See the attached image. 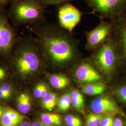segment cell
<instances>
[{"instance_id":"obj_1","label":"cell","mask_w":126,"mask_h":126,"mask_svg":"<svg viewBox=\"0 0 126 126\" xmlns=\"http://www.w3.org/2000/svg\"><path fill=\"white\" fill-rule=\"evenodd\" d=\"M30 30L36 41L46 66L56 69L73 67L83 59L79 41L59 23L32 25Z\"/></svg>"},{"instance_id":"obj_2","label":"cell","mask_w":126,"mask_h":126,"mask_svg":"<svg viewBox=\"0 0 126 126\" xmlns=\"http://www.w3.org/2000/svg\"><path fill=\"white\" fill-rule=\"evenodd\" d=\"M8 61L17 76L24 80L35 76L46 66L33 36L18 37Z\"/></svg>"},{"instance_id":"obj_3","label":"cell","mask_w":126,"mask_h":126,"mask_svg":"<svg viewBox=\"0 0 126 126\" xmlns=\"http://www.w3.org/2000/svg\"><path fill=\"white\" fill-rule=\"evenodd\" d=\"M8 11L10 22L19 27L45 21V8L40 0H12Z\"/></svg>"},{"instance_id":"obj_4","label":"cell","mask_w":126,"mask_h":126,"mask_svg":"<svg viewBox=\"0 0 126 126\" xmlns=\"http://www.w3.org/2000/svg\"><path fill=\"white\" fill-rule=\"evenodd\" d=\"M88 58L102 75L108 77L112 76L121 65L116 45L111 38L93 51Z\"/></svg>"},{"instance_id":"obj_5","label":"cell","mask_w":126,"mask_h":126,"mask_svg":"<svg viewBox=\"0 0 126 126\" xmlns=\"http://www.w3.org/2000/svg\"><path fill=\"white\" fill-rule=\"evenodd\" d=\"M18 37L11 24L8 12L0 7V59L8 61Z\"/></svg>"},{"instance_id":"obj_6","label":"cell","mask_w":126,"mask_h":126,"mask_svg":"<svg viewBox=\"0 0 126 126\" xmlns=\"http://www.w3.org/2000/svg\"><path fill=\"white\" fill-rule=\"evenodd\" d=\"M100 19L111 20L126 9V0H85Z\"/></svg>"},{"instance_id":"obj_7","label":"cell","mask_w":126,"mask_h":126,"mask_svg":"<svg viewBox=\"0 0 126 126\" xmlns=\"http://www.w3.org/2000/svg\"><path fill=\"white\" fill-rule=\"evenodd\" d=\"M113 31L112 21L100 19L98 25L89 31L85 32L86 50L92 52L110 39Z\"/></svg>"},{"instance_id":"obj_8","label":"cell","mask_w":126,"mask_h":126,"mask_svg":"<svg viewBox=\"0 0 126 126\" xmlns=\"http://www.w3.org/2000/svg\"><path fill=\"white\" fill-rule=\"evenodd\" d=\"M110 21L113 23L111 38L116 45L121 65L126 66V9Z\"/></svg>"},{"instance_id":"obj_9","label":"cell","mask_w":126,"mask_h":126,"mask_svg":"<svg viewBox=\"0 0 126 126\" xmlns=\"http://www.w3.org/2000/svg\"><path fill=\"white\" fill-rule=\"evenodd\" d=\"M74 79L82 85L103 81V76L88 58L81 59L73 67Z\"/></svg>"},{"instance_id":"obj_10","label":"cell","mask_w":126,"mask_h":126,"mask_svg":"<svg viewBox=\"0 0 126 126\" xmlns=\"http://www.w3.org/2000/svg\"><path fill=\"white\" fill-rule=\"evenodd\" d=\"M82 16L81 11L71 2L59 6L58 23L61 27L71 33L80 22Z\"/></svg>"},{"instance_id":"obj_11","label":"cell","mask_w":126,"mask_h":126,"mask_svg":"<svg viewBox=\"0 0 126 126\" xmlns=\"http://www.w3.org/2000/svg\"><path fill=\"white\" fill-rule=\"evenodd\" d=\"M91 108L94 113L106 116L116 115L124 116L125 115L114 100L107 95L96 97L92 102Z\"/></svg>"},{"instance_id":"obj_12","label":"cell","mask_w":126,"mask_h":126,"mask_svg":"<svg viewBox=\"0 0 126 126\" xmlns=\"http://www.w3.org/2000/svg\"><path fill=\"white\" fill-rule=\"evenodd\" d=\"M26 116L23 113L10 108H7L3 110L0 119V126H17L23 122Z\"/></svg>"},{"instance_id":"obj_13","label":"cell","mask_w":126,"mask_h":126,"mask_svg":"<svg viewBox=\"0 0 126 126\" xmlns=\"http://www.w3.org/2000/svg\"><path fill=\"white\" fill-rule=\"evenodd\" d=\"M48 79L50 86L54 88L61 90L70 85L69 78L63 73H51L48 75Z\"/></svg>"},{"instance_id":"obj_14","label":"cell","mask_w":126,"mask_h":126,"mask_svg":"<svg viewBox=\"0 0 126 126\" xmlns=\"http://www.w3.org/2000/svg\"><path fill=\"white\" fill-rule=\"evenodd\" d=\"M106 89L107 86L103 81L85 84L81 86L83 94L92 96L102 94Z\"/></svg>"},{"instance_id":"obj_15","label":"cell","mask_w":126,"mask_h":126,"mask_svg":"<svg viewBox=\"0 0 126 126\" xmlns=\"http://www.w3.org/2000/svg\"><path fill=\"white\" fill-rule=\"evenodd\" d=\"M41 121L47 125L52 126H61L62 121L61 116L54 113H43L40 115Z\"/></svg>"},{"instance_id":"obj_16","label":"cell","mask_w":126,"mask_h":126,"mask_svg":"<svg viewBox=\"0 0 126 126\" xmlns=\"http://www.w3.org/2000/svg\"><path fill=\"white\" fill-rule=\"evenodd\" d=\"M71 103L73 107L78 110H82L84 108V98L79 91L73 89L70 92Z\"/></svg>"},{"instance_id":"obj_17","label":"cell","mask_w":126,"mask_h":126,"mask_svg":"<svg viewBox=\"0 0 126 126\" xmlns=\"http://www.w3.org/2000/svg\"><path fill=\"white\" fill-rule=\"evenodd\" d=\"M58 100L56 94L50 92L46 97L42 98V105L43 107L47 110L51 111L56 106Z\"/></svg>"},{"instance_id":"obj_18","label":"cell","mask_w":126,"mask_h":126,"mask_svg":"<svg viewBox=\"0 0 126 126\" xmlns=\"http://www.w3.org/2000/svg\"><path fill=\"white\" fill-rule=\"evenodd\" d=\"M57 104L59 110L63 112L67 111L72 105L70 92H66L62 95Z\"/></svg>"},{"instance_id":"obj_19","label":"cell","mask_w":126,"mask_h":126,"mask_svg":"<svg viewBox=\"0 0 126 126\" xmlns=\"http://www.w3.org/2000/svg\"><path fill=\"white\" fill-rule=\"evenodd\" d=\"M115 94L118 99L126 105V83L118 86L115 88Z\"/></svg>"},{"instance_id":"obj_20","label":"cell","mask_w":126,"mask_h":126,"mask_svg":"<svg viewBox=\"0 0 126 126\" xmlns=\"http://www.w3.org/2000/svg\"><path fill=\"white\" fill-rule=\"evenodd\" d=\"M65 122L67 126H82V121L79 117L68 114L64 117Z\"/></svg>"},{"instance_id":"obj_21","label":"cell","mask_w":126,"mask_h":126,"mask_svg":"<svg viewBox=\"0 0 126 126\" xmlns=\"http://www.w3.org/2000/svg\"><path fill=\"white\" fill-rule=\"evenodd\" d=\"M75 0H40L41 3L45 8L51 5L60 6L67 3H70Z\"/></svg>"},{"instance_id":"obj_22","label":"cell","mask_w":126,"mask_h":126,"mask_svg":"<svg viewBox=\"0 0 126 126\" xmlns=\"http://www.w3.org/2000/svg\"><path fill=\"white\" fill-rule=\"evenodd\" d=\"M32 108V103L31 99L30 96L27 93H25L24 96V107L23 114H27L29 113Z\"/></svg>"},{"instance_id":"obj_23","label":"cell","mask_w":126,"mask_h":126,"mask_svg":"<svg viewBox=\"0 0 126 126\" xmlns=\"http://www.w3.org/2000/svg\"><path fill=\"white\" fill-rule=\"evenodd\" d=\"M4 60L0 59V82L5 80L8 77V70L6 67L3 62Z\"/></svg>"},{"instance_id":"obj_24","label":"cell","mask_w":126,"mask_h":126,"mask_svg":"<svg viewBox=\"0 0 126 126\" xmlns=\"http://www.w3.org/2000/svg\"><path fill=\"white\" fill-rule=\"evenodd\" d=\"M0 89L10 96L12 94L13 92V86L10 83L7 82L1 84L0 85Z\"/></svg>"},{"instance_id":"obj_25","label":"cell","mask_w":126,"mask_h":126,"mask_svg":"<svg viewBox=\"0 0 126 126\" xmlns=\"http://www.w3.org/2000/svg\"><path fill=\"white\" fill-rule=\"evenodd\" d=\"M88 116L90 117L91 119L93 121V122L97 126H99L100 122L105 117V116L102 114L95 113H90L88 115Z\"/></svg>"},{"instance_id":"obj_26","label":"cell","mask_w":126,"mask_h":126,"mask_svg":"<svg viewBox=\"0 0 126 126\" xmlns=\"http://www.w3.org/2000/svg\"><path fill=\"white\" fill-rule=\"evenodd\" d=\"M44 82H40L36 83L33 88V94L36 98H41L43 86Z\"/></svg>"},{"instance_id":"obj_27","label":"cell","mask_w":126,"mask_h":126,"mask_svg":"<svg viewBox=\"0 0 126 126\" xmlns=\"http://www.w3.org/2000/svg\"><path fill=\"white\" fill-rule=\"evenodd\" d=\"M25 93H22L20 94L17 98V108L18 111L20 113H23L24 107V96Z\"/></svg>"},{"instance_id":"obj_28","label":"cell","mask_w":126,"mask_h":126,"mask_svg":"<svg viewBox=\"0 0 126 126\" xmlns=\"http://www.w3.org/2000/svg\"><path fill=\"white\" fill-rule=\"evenodd\" d=\"M114 119V116H106L103 119L99 126H113Z\"/></svg>"},{"instance_id":"obj_29","label":"cell","mask_w":126,"mask_h":126,"mask_svg":"<svg viewBox=\"0 0 126 126\" xmlns=\"http://www.w3.org/2000/svg\"><path fill=\"white\" fill-rule=\"evenodd\" d=\"M113 126H124L121 118L117 117L114 119Z\"/></svg>"},{"instance_id":"obj_30","label":"cell","mask_w":126,"mask_h":126,"mask_svg":"<svg viewBox=\"0 0 126 126\" xmlns=\"http://www.w3.org/2000/svg\"><path fill=\"white\" fill-rule=\"evenodd\" d=\"M32 126H52L47 125L43 122L39 121H35L32 123Z\"/></svg>"},{"instance_id":"obj_31","label":"cell","mask_w":126,"mask_h":126,"mask_svg":"<svg viewBox=\"0 0 126 126\" xmlns=\"http://www.w3.org/2000/svg\"><path fill=\"white\" fill-rule=\"evenodd\" d=\"M11 96L0 89V99H8Z\"/></svg>"},{"instance_id":"obj_32","label":"cell","mask_w":126,"mask_h":126,"mask_svg":"<svg viewBox=\"0 0 126 126\" xmlns=\"http://www.w3.org/2000/svg\"><path fill=\"white\" fill-rule=\"evenodd\" d=\"M86 126H97L93 121L91 119L90 117L88 115L86 118Z\"/></svg>"},{"instance_id":"obj_33","label":"cell","mask_w":126,"mask_h":126,"mask_svg":"<svg viewBox=\"0 0 126 126\" xmlns=\"http://www.w3.org/2000/svg\"><path fill=\"white\" fill-rule=\"evenodd\" d=\"M12 0H0V7H4L11 2Z\"/></svg>"},{"instance_id":"obj_34","label":"cell","mask_w":126,"mask_h":126,"mask_svg":"<svg viewBox=\"0 0 126 126\" xmlns=\"http://www.w3.org/2000/svg\"><path fill=\"white\" fill-rule=\"evenodd\" d=\"M17 126H32V124L28 121H23Z\"/></svg>"},{"instance_id":"obj_35","label":"cell","mask_w":126,"mask_h":126,"mask_svg":"<svg viewBox=\"0 0 126 126\" xmlns=\"http://www.w3.org/2000/svg\"><path fill=\"white\" fill-rule=\"evenodd\" d=\"M3 110H2V109L1 108V107L0 106V114H2V113H3Z\"/></svg>"},{"instance_id":"obj_36","label":"cell","mask_w":126,"mask_h":126,"mask_svg":"<svg viewBox=\"0 0 126 126\" xmlns=\"http://www.w3.org/2000/svg\"><path fill=\"white\" fill-rule=\"evenodd\" d=\"M124 126H126V119L125 120V124H124Z\"/></svg>"},{"instance_id":"obj_37","label":"cell","mask_w":126,"mask_h":126,"mask_svg":"<svg viewBox=\"0 0 126 126\" xmlns=\"http://www.w3.org/2000/svg\"><path fill=\"white\" fill-rule=\"evenodd\" d=\"M1 115H2V114H0V118H1Z\"/></svg>"}]
</instances>
